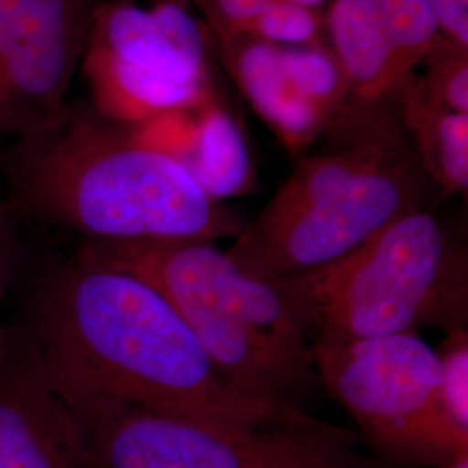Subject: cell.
I'll return each mask as SVG.
<instances>
[{"label": "cell", "instance_id": "obj_11", "mask_svg": "<svg viewBox=\"0 0 468 468\" xmlns=\"http://www.w3.org/2000/svg\"><path fill=\"white\" fill-rule=\"evenodd\" d=\"M127 129L143 146L177 162L210 200L239 197L251 186L247 137L214 94Z\"/></svg>", "mask_w": 468, "mask_h": 468}, {"label": "cell", "instance_id": "obj_12", "mask_svg": "<svg viewBox=\"0 0 468 468\" xmlns=\"http://www.w3.org/2000/svg\"><path fill=\"white\" fill-rule=\"evenodd\" d=\"M220 42L238 87L288 150L309 146L332 123L290 79L282 48L253 35H236Z\"/></svg>", "mask_w": 468, "mask_h": 468}, {"label": "cell", "instance_id": "obj_15", "mask_svg": "<svg viewBox=\"0 0 468 468\" xmlns=\"http://www.w3.org/2000/svg\"><path fill=\"white\" fill-rule=\"evenodd\" d=\"M284 68L303 98L334 122L349 100V84L328 44L282 48Z\"/></svg>", "mask_w": 468, "mask_h": 468}, {"label": "cell", "instance_id": "obj_10", "mask_svg": "<svg viewBox=\"0 0 468 468\" xmlns=\"http://www.w3.org/2000/svg\"><path fill=\"white\" fill-rule=\"evenodd\" d=\"M0 468H94L80 423L17 335L0 369Z\"/></svg>", "mask_w": 468, "mask_h": 468}, {"label": "cell", "instance_id": "obj_19", "mask_svg": "<svg viewBox=\"0 0 468 468\" xmlns=\"http://www.w3.org/2000/svg\"><path fill=\"white\" fill-rule=\"evenodd\" d=\"M437 349L441 363V394L452 421L468 431V332L446 334Z\"/></svg>", "mask_w": 468, "mask_h": 468}, {"label": "cell", "instance_id": "obj_5", "mask_svg": "<svg viewBox=\"0 0 468 468\" xmlns=\"http://www.w3.org/2000/svg\"><path fill=\"white\" fill-rule=\"evenodd\" d=\"M271 283L313 340L467 330V249L423 210L323 268Z\"/></svg>", "mask_w": 468, "mask_h": 468}, {"label": "cell", "instance_id": "obj_1", "mask_svg": "<svg viewBox=\"0 0 468 468\" xmlns=\"http://www.w3.org/2000/svg\"><path fill=\"white\" fill-rule=\"evenodd\" d=\"M17 340L75 419L137 408L228 425L324 423L238 388L153 284L82 253L38 280Z\"/></svg>", "mask_w": 468, "mask_h": 468}, {"label": "cell", "instance_id": "obj_8", "mask_svg": "<svg viewBox=\"0 0 468 468\" xmlns=\"http://www.w3.org/2000/svg\"><path fill=\"white\" fill-rule=\"evenodd\" d=\"M94 468H387L351 431L228 425L137 408L79 417Z\"/></svg>", "mask_w": 468, "mask_h": 468}, {"label": "cell", "instance_id": "obj_3", "mask_svg": "<svg viewBox=\"0 0 468 468\" xmlns=\"http://www.w3.org/2000/svg\"><path fill=\"white\" fill-rule=\"evenodd\" d=\"M80 253L153 284L243 392L299 406L319 384L311 336L280 290L210 241H87Z\"/></svg>", "mask_w": 468, "mask_h": 468}, {"label": "cell", "instance_id": "obj_7", "mask_svg": "<svg viewBox=\"0 0 468 468\" xmlns=\"http://www.w3.org/2000/svg\"><path fill=\"white\" fill-rule=\"evenodd\" d=\"M94 110L118 125L210 94L207 30L191 0H115L92 15L82 65Z\"/></svg>", "mask_w": 468, "mask_h": 468}, {"label": "cell", "instance_id": "obj_25", "mask_svg": "<svg viewBox=\"0 0 468 468\" xmlns=\"http://www.w3.org/2000/svg\"><path fill=\"white\" fill-rule=\"evenodd\" d=\"M290 2H295L299 5L309 7V9H316V11H321L326 4H330V0H290Z\"/></svg>", "mask_w": 468, "mask_h": 468}, {"label": "cell", "instance_id": "obj_17", "mask_svg": "<svg viewBox=\"0 0 468 468\" xmlns=\"http://www.w3.org/2000/svg\"><path fill=\"white\" fill-rule=\"evenodd\" d=\"M420 68H425V75L415 73L411 79L425 100L452 112L468 113V52L444 40Z\"/></svg>", "mask_w": 468, "mask_h": 468}, {"label": "cell", "instance_id": "obj_24", "mask_svg": "<svg viewBox=\"0 0 468 468\" xmlns=\"http://www.w3.org/2000/svg\"><path fill=\"white\" fill-rule=\"evenodd\" d=\"M437 468H468V452H460Z\"/></svg>", "mask_w": 468, "mask_h": 468}, {"label": "cell", "instance_id": "obj_20", "mask_svg": "<svg viewBox=\"0 0 468 468\" xmlns=\"http://www.w3.org/2000/svg\"><path fill=\"white\" fill-rule=\"evenodd\" d=\"M218 40L250 35L261 13L271 0H191Z\"/></svg>", "mask_w": 468, "mask_h": 468}, {"label": "cell", "instance_id": "obj_14", "mask_svg": "<svg viewBox=\"0 0 468 468\" xmlns=\"http://www.w3.org/2000/svg\"><path fill=\"white\" fill-rule=\"evenodd\" d=\"M399 94L406 131L429 181L444 195H467L468 113L435 106L413 79Z\"/></svg>", "mask_w": 468, "mask_h": 468}, {"label": "cell", "instance_id": "obj_2", "mask_svg": "<svg viewBox=\"0 0 468 468\" xmlns=\"http://www.w3.org/2000/svg\"><path fill=\"white\" fill-rule=\"evenodd\" d=\"M0 165L9 207L87 241H214L243 229L177 162L94 110L67 106Z\"/></svg>", "mask_w": 468, "mask_h": 468}, {"label": "cell", "instance_id": "obj_6", "mask_svg": "<svg viewBox=\"0 0 468 468\" xmlns=\"http://www.w3.org/2000/svg\"><path fill=\"white\" fill-rule=\"evenodd\" d=\"M319 384L392 463L439 467L468 452L441 394L437 351L417 334L311 342Z\"/></svg>", "mask_w": 468, "mask_h": 468}, {"label": "cell", "instance_id": "obj_18", "mask_svg": "<svg viewBox=\"0 0 468 468\" xmlns=\"http://www.w3.org/2000/svg\"><path fill=\"white\" fill-rule=\"evenodd\" d=\"M250 35L278 48H305L324 42V17L290 0H271Z\"/></svg>", "mask_w": 468, "mask_h": 468}, {"label": "cell", "instance_id": "obj_23", "mask_svg": "<svg viewBox=\"0 0 468 468\" xmlns=\"http://www.w3.org/2000/svg\"><path fill=\"white\" fill-rule=\"evenodd\" d=\"M16 344V335H11L2 324H0V369L9 359L11 352L15 349Z\"/></svg>", "mask_w": 468, "mask_h": 468}, {"label": "cell", "instance_id": "obj_22", "mask_svg": "<svg viewBox=\"0 0 468 468\" xmlns=\"http://www.w3.org/2000/svg\"><path fill=\"white\" fill-rule=\"evenodd\" d=\"M17 257L19 250L11 207L0 200V295L5 293L7 286L15 280Z\"/></svg>", "mask_w": 468, "mask_h": 468}, {"label": "cell", "instance_id": "obj_21", "mask_svg": "<svg viewBox=\"0 0 468 468\" xmlns=\"http://www.w3.org/2000/svg\"><path fill=\"white\" fill-rule=\"evenodd\" d=\"M442 37L456 49L468 52V0H427Z\"/></svg>", "mask_w": 468, "mask_h": 468}, {"label": "cell", "instance_id": "obj_16", "mask_svg": "<svg viewBox=\"0 0 468 468\" xmlns=\"http://www.w3.org/2000/svg\"><path fill=\"white\" fill-rule=\"evenodd\" d=\"M398 54L402 75L410 80L425 58L446 38L427 0H377Z\"/></svg>", "mask_w": 468, "mask_h": 468}, {"label": "cell", "instance_id": "obj_4", "mask_svg": "<svg viewBox=\"0 0 468 468\" xmlns=\"http://www.w3.org/2000/svg\"><path fill=\"white\" fill-rule=\"evenodd\" d=\"M431 185L413 146L375 129L346 150L302 160L226 253L264 282L323 268L421 210Z\"/></svg>", "mask_w": 468, "mask_h": 468}, {"label": "cell", "instance_id": "obj_9", "mask_svg": "<svg viewBox=\"0 0 468 468\" xmlns=\"http://www.w3.org/2000/svg\"><path fill=\"white\" fill-rule=\"evenodd\" d=\"M98 0H0V139L59 117Z\"/></svg>", "mask_w": 468, "mask_h": 468}, {"label": "cell", "instance_id": "obj_13", "mask_svg": "<svg viewBox=\"0 0 468 468\" xmlns=\"http://www.w3.org/2000/svg\"><path fill=\"white\" fill-rule=\"evenodd\" d=\"M323 17L354 102L369 106L401 92L408 80L377 0H330Z\"/></svg>", "mask_w": 468, "mask_h": 468}]
</instances>
